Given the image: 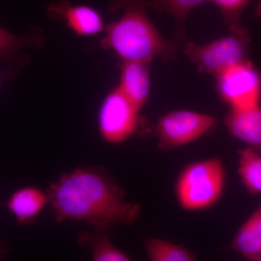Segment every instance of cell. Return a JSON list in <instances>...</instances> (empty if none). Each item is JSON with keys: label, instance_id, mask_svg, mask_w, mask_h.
Segmentation results:
<instances>
[{"label": "cell", "instance_id": "6da1fadb", "mask_svg": "<svg viewBox=\"0 0 261 261\" xmlns=\"http://www.w3.org/2000/svg\"><path fill=\"white\" fill-rule=\"evenodd\" d=\"M57 222H86L102 228L132 226L141 206L127 200L124 190L102 168H77L51 184L47 192Z\"/></svg>", "mask_w": 261, "mask_h": 261}, {"label": "cell", "instance_id": "7a4b0ae2", "mask_svg": "<svg viewBox=\"0 0 261 261\" xmlns=\"http://www.w3.org/2000/svg\"><path fill=\"white\" fill-rule=\"evenodd\" d=\"M114 8H123L119 20L110 24L101 41L103 49H113L123 61L149 63L154 58L165 62L176 59V44L168 42L147 16L146 0H113Z\"/></svg>", "mask_w": 261, "mask_h": 261}, {"label": "cell", "instance_id": "3957f363", "mask_svg": "<svg viewBox=\"0 0 261 261\" xmlns=\"http://www.w3.org/2000/svg\"><path fill=\"white\" fill-rule=\"evenodd\" d=\"M226 171L217 157L187 165L178 174L175 193L184 211L197 212L216 205L224 195Z\"/></svg>", "mask_w": 261, "mask_h": 261}, {"label": "cell", "instance_id": "277c9868", "mask_svg": "<svg viewBox=\"0 0 261 261\" xmlns=\"http://www.w3.org/2000/svg\"><path fill=\"white\" fill-rule=\"evenodd\" d=\"M250 43L248 31L243 29L205 45L187 41L184 53L200 72L216 77L230 67L247 61Z\"/></svg>", "mask_w": 261, "mask_h": 261}, {"label": "cell", "instance_id": "5b68a950", "mask_svg": "<svg viewBox=\"0 0 261 261\" xmlns=\"http://www.w3.org/2000/svg\"><path fill=\"white\" fill-rule=\"evenodd\" d=\"M216 124V118L204 113L191 111L166 113L156 125L159 149L169 151L190 145L207 135Z\"/></svg>", "mask_w": 261, "mask_h": 261}, {"label": "cell", "instance_id": "8992f818", "mask_svg": "<svg viewBox=\"0 0 261 261\" xmlns=\"http://www.w3.org/2000/svg\"><path fill=\"white\" fill-rule=\"evenodd\" d=\"M140 111L119 89L111 92L99 113V130L103 140L121 144L130 139L138 128Z\"/></svg>", "mask_w": 261, "mask_h": 261}, {"label": "cell", "instance_id": "52a82bcc", "mask_svg": "<svg viewBox=\"0 0 261 261\" xmlns=\"http://www.w3.org/2000/svg\"><path fill=\"white\" fill-rule=\"evenodd\" d=\"M216 79L220 96L231 108H246L260 105L261 77L250 61L230 67Z\"/></svg>", "mask_w": 261, "mask_h": 261}, {"label": "cell", "instance_id": "ba28073f", "mask_svg": "<svg viewBox=\"0 0 261 261\" xmlns=\"http://www.w3.org/2000/svg\"><path fill=\"white\" fill-rule=\"evenodd\" d=\"M224 124L235 138L253 149H261V108L260 105L246 108H231Z\"/></svg>", "mask_w": 261, "mask_h": 261}, {"label": "cell", "instance_id": "9c48e42d", "mask_svg": "<svg viewBox=\"0 0 261 261\" xmlns=\"http://www.w3.org/2000/svg\"><path fill=\"white\" fill-rule=\"evenodd\" d=\"M49 203L47 192L33 186H27L15 190L10 196L6 207L19 225L33 222Z\"/></svg>", "mask_w": 261, "mask_h": 261}, {"label": "cell", "instance_id": "30bf717a", "mask_svg": "<svg viewBox=\"0 0 261 261\" xmlns=\"http://www.w3.org/2000/svg\"><path fill=\"white\" fill-rule=\"evenodd\" d=\"M148 63L123 61L121 81L118 87L122 93L139 110L147 102L150 92Z\"/></svg>", "mask_w": 261, "mask_h": 261}, {"label": "cell", "instance_id": "8fae6325", "mask_svg": "<svg viewBox=\"0 0 261 261\" xmlns=\"http://www.w3.org/2000/svg\"><path fill=\"white\" fill-rule=\"evenodd\" d=\"M48 12L53 15L63 17L67 25L79 35H94L104 29L99 13L87 5L72 6L66 2H61L51 5Z\"/></svg>", "mask_w": 261, "mask_h": 261}, {"label": "cell", "instance_id": "7c38bea8", "mask_svg": "<svg viewBox=\"0 0 261 261\" xmlns=\"http://www.w3.org/2000/svg\"><path fill=\"white\" fill-rule=\"evenodd\" d=\"M228 249L247 260L261 261V205L239 228Z\"/></svg>", "mask_w": 261, "mask_h": 261}, {"label": "cell", "instance_id": "4fadbf2b", "mask_svg": "<svg viewBox=\"0 0 261 261\" xmlns=\"http://www.w3.org/2000/svg\"><path fill=\"white\" fill-rule=\"evenodd\" d=\"M238 173L244 187L253 195H261V154L249 147L238 152Z\"/></svg>", "mask_w": 261, "mask_h": 261}, {"label": "cell", "instance_id": "5bb4252c", "mask_svg": "<svg viewBox=\"0 0 261 261\" xmlns=\"http://www.w3.org/2000/svg\"><path fill=\"white\" fill-rule=\"evenodd\" d=\"M151 261H194L197 257L187 247L163 239L152 238L144 242Z\"/></svg>", "mask_w": 261, "mask_h": 261}, {"label": "cell", "instance_id": "9a60e30c", "mask_svg": "<svg viewBox=\"0 0 261 261\" xmlns=\"http://www.w3.org/2000/svg\"><path fill=\"white\" fill-rule=\"evenodd\" d=\"M39 37L37 34L15 35L0 27V59L8 64L22 63L24 60L20 57V51L25 47L41 45L42 41Z\"/></svg>", "mask_w": 261, "mask_h": 261}, {"label": "cell", "instance_id": "2e32d148", "mask_svg": "<svg viewBox=\"0 0 261 261\" xmlns=\"http://www.w3.org/2000/svg\"><path fill=\"white\" fill-rule=\"evenodd\" d=\"M147 5L159 12H166L173 15L177 23L180 39L185 41V21L187 15L197 5L207 3L209 0H146Z\"/></svg>", "mask_w": 261, "mask_h": 261}, {"label": "cell", "instance_id": "e0dca14e", "mask_svg": "<svg viewBox=\"0 0 261 261\" xmlns=\"http://www.w3.org/2000/svg\"><path fill=\"white\" fill-rule=\"evenodd\" d=\"M91 244L92 258L95 261H128L129 255L122 251L105 234H97Z\"/></svg>", "mask_w": 261, "mask_h": 261}, {"label": "cell", "instance_id": "ac0fdd59", "mask_svg": "<svg viewBox=\"0 0 261 261\" xmlns=\"http://www.w3.org/2000/svg\"><path fill=\"white\" fill-rule=\"evenodd\" d=\"M251 0H209L218 7L231 32H240L242 25L241 15L245 7Z\"/></svg>", "mask_w": 261, "mask_h": 261}, {"label": "cell", "instance_id": "d6986e66", "mask_svg": "<svg viewBox=\"0 0 261 261\" xmlns=\"http://www.w3.org/2000/svg\"><path fill=\"white\" fill-rule=\"evenodd\" d=\"M254 15L257 18H261V1L257 4L256 8H255Z\"/></svg>", "mask_w": 261, "mask_h": 261}, {"label": "cell", "instance_id": "ffe728a7", "mask_svg": "<svg viewBox=\"0 0 261 261\" xmlns=\"http://www.w3.org/2000/svg\"><path fill=\"white\" fill-rule=\"evenodd\" d=\"M5 252H6V250H5L4 247L0 246V260H1L2 257L3 256V255H4Z\"/></svg>", "mask_w": 261, "mask_h": 261}]
</instances>
